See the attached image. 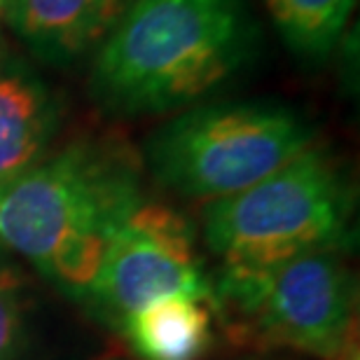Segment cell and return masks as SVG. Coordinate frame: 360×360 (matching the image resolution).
<instances>
[{
	"instance_id": "obj_1",
	"label": "cell",
	"mask_w": 360,
	"mask_h": 360,
	"mask_svg": "<svg viewBox=\"0 0 360 360\" xmlns=\"http://www.w3.org/2000/svg\"><path fill=\"white\" fill-rule=\"evenodd\" d=\"M257 42L248 0H134L96 49L91 96L122 117L178 110L246 66Z\"/></svg>"
},
{
	"instance_id": "obj_2",
	"label": "cell",
	"mask_w": 360,
	"mask_h": 360,
	"mask_svg": "<svg viewBox=\"0 0 360 360\" xmlns=\"http://www.w3.org/2000/svg\"><path fill=\"white\" fill-rule=\"evenodd\" d=\"M143 204L141 164L115 139H77L0 183V243L84 297L112 234Z\"/></svg>"
},
{
	"instance_id": "obj_3",
	"label": "cell",
	"mask_w": 360,
	"mask_h": 360,
	"mask_svg": "<svg viewBox=\"0 0 360 360\" xmlns=\"http://www.w3.org/2000/svg\"><path fill=\"white\" fill-rule=\"evenodd\" d=\"M349 213L347 178L333 155L311 146L248 190L211 201L204 234L225 269H264L340 246Z\"/></svg>"
},
{
	"instance_id": "obj_4",
	"label": "cell",
	"mask_w": 360,
	"mask_h": 360,
	"mask_svg": "<svg viewBox=\"0 0 360 360\" xmlns=\"http://www.w3.org/2000/svg\"><path fill=\"white\" fill-rule=\"evenodd\" d=\"M311 146V124L288 105L211 103L157 129L146 155L169 190L218 201L260 183Z\"/></svg>"
},
{
	"instance_id": "obj_5",
	"label": "cell",
	"mask_w": 360,
	"mask_h": 360,
	"mask_svg": "<svg viewBox=\"0 0 360 360\" xmlns=\"http://www.w3.org/2000/svg\"><path fill=\"white\" fill-rule=\"evenodd\" d=\"M354 281L340 246L264 269H225L213 309L236 344L340 358L351 347Z\"/></svg>"
},
{
	"instance_id": "obj_6",
	"label": "cell",
	"mask_w": 360,
	"mask_h": 360,
	"mask_svg": "<svg viewBox=\"0 0 360 360\" xmlns=\"http://www.w3.org/2000/svg\"><path fill=\"white\" fill-rule=\"evenodd\" d=\"M169 295L213 300L192 225L174 208L139 204L108 243L87 295L91 311L120 328L134 311Z\"/></svg>"
},
{
	"instance_id": "obj_7",
	"label": "cell",
	"mask_w": 360,
	"mask_h": 360,
	"mask_svg": "<svg viewBox=\"0 0 360 360\" xmlns=\"http://www.w3.org/2000/svg\"><path fill=\"white\" fill-rule=\"evenodd\" d=\"M134 0H7L5 21L35 59L70 66L98 47Z\"/></svg>"
},
{
	"instance_id": "obj_8",
	"label": "cell",
	"mask_w": 360,
	"mask_h": 360,
	"mask_svg": "<svg viewBox=\"0 0 360 360\" xmlns=\"http://www.w3.org/2000/svg\"><path fill=\"white\" fill-rule=\"evenodd\" d=\"M120 330L141 360H199L211 344L213 300L160 297L134 311Z\"/></svg>"
},
{
	"instance_id": "obj_9",
	"label": "cell",
	"mask_w": 360,
	"mask_h": 360,
	"mask_svg": "<svg viewBox=\"0 0 360 360\" xmlns=\"http://www.w3.org/2000/svg\"><path fill=\"white\" fill-rule=\"evenodd\" d=\"M47 87L24 68L0 70V183L42 160L54 134Z\"/></svg>"
},
{
	"instance_id": "obj_10",
	"label": "cell",
	"mask_w": 360,
	"mask_h": 360,
	"mask_svg": "<svg viewBox=\"0 0 360 360\" xmlns=\"http://www.w3.org/2000/svg\"><path fill=\"white\" fill-rule=\"evenodd\" d=\"M264 5L295 54L326 59L340 42L356 0H264Z\"/></svg>"
},
{
	"instance_id": "obj_11",
	"label": "cell",
	"mask_w": 360,
	"mask_h": 360,
	"mask_svg": "<svg viewBox=\"0 0 360 360\" xmlns=\"http://www.w3.org/2000/svg\"><path fill=\"white\" fill-rule=\"evenodd\" d=\"M26 281L10 267L0 264V360H19L26 337Z\"/></svg>"
},
{
	"instance_id": "obj_12",
	"label": "cell",
	"mask_w": 360,
	"mask_h": 360,
	"mask_svg": "<svg viewBox=\"0 0 360 360\" xmlns=\"http://www.w3.org/2000/svg\"><path fill=\"white\" fill-rule=\"evenodd\" d=\"M5 10H7V0H0V21L5 19Z\"/></svg>"
}]
</instances>
